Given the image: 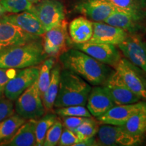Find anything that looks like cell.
Here are the masks:
<instances>
[{
  "label": "cell",
  "mask_w": 146,
  "mask_h": 146,
  "mask_svg": "<svg viewBox=\"0 0 146 146\" xmlns=\"http://www.w3.org/2000/svg\"><path fill=\"white\" fill-rule=\"evenodd\" d=\"M60 61L64 69L74 72L94 86L104 85L115 70L73 47L60 55Z\"/></svg>",
  "instance_id": "cell-1"
},
{
  "label": "cell",
  "mask_w": 146,
  "mask_h": 146,
  "mask_svg": "<svg viewBox=\"0 0 146 146\" xmlns=\"http://www.w3.org/2000/svg\"><path fill=\"white\" fill-rule=\"evenodd\" d=\"M47 57L41 38L0 51V68L23 69L37 66Z\"/></svg>",
  "instance_id": "cell-2"
},
{
  "label": "cell",
  "mask_w": 146,
  "mask_h": 146,
  "mask_svg": "<svg viewBox=\"0 0 146 146\" xmlns=\"http://www.w3.org/2000/svg\"><path fill=\"white\" fill-rule=\"evenodd\" d=\"M91 87L89 83L74 72L61 70L59 90L54 107L86 106Z\"/></svg>",
  "instance_id": "cell-3"
},
{
  "label": "cell",
  "mask_w": 146,
  "mask_h": 146,
  "mask_svg": "<svg viewBox=\"0 0 146 146\" xmlns=\"http://www.w3.org/2000/svg\"><path fill=\"white\" fill-rule=\"evenodd\" d=\"M15 110L26 120H37L45 114V109L36 81L17 98Z\"/></svg>",
  "instance_id": "cell-4"
},
{
  "label": "cell",
  "mask_w": 146,
  "mask_h": 146,
  "mask_svg": "<svg viewBox=\"0 0 146 146\" xmlns=\"http://www.w3.org/2000/svg\"><path fill=\"white\" fill-rule=\"evenodd\" d=\"M29 11L38 18L45 31L58 26L65 20L64 7L59 0H41L34 3Z\"/></svg>",
  "instance_id": "cell-5"
},
{
  "label": "cell",
  "mask_w": 146,
  "mask_h": 146,
  "mask_svg": "<svg viewBox=\"0 0 146 146\" xmlns=\"http://www.w3.org/2000/svg\"><path fill=\"white\" fill-rule=\"evenodd\" d=\"M98 139L100 145L135 146L142 143L143 137L133 136L122 126L103 124L98 129Z\"/></svg>",
  "instance_id": "cell-6"
},
{
  "label": "cell",
  "mask_w": 146,
  "mask_h": 146,
  "mask_svg": "<svg viewBox=\"0 0 146 146\" xmlns=\"http://www.w3.org/2000/svg\"><path fill=\"white\" fill-rule=\"evenodd\" d=\"M115 70L127 87L141 100L146 101V79L143 72L125 58L120 60Z\"/></svg>",
  "instance_id": "cell-7"
},
{
  "label": "cell",
  "mask_w": 146,
  "mask_h": 146,
  "mask_svg": "<svg viewBox=\"0 0 146 146\" xmlns=\"http://www.w3.org/2000/svg\"><path fill=\"white\" fill-rule=\"evenodd\" d=\"M125 59L146 74V43L137 34H129L118 45Z\"/></svg>",
  "instance_id": "cell-8"
},
{
  "label": "cell",
  "mask_w": 146,
  "mask_h": 146,
  "mask_svg": "<svg viewBox=\"0 0 146 146\" xmlns=\"http://www.w3.org/2000/svg\"><path fill=\"white\" fill-rule=\"evenodd\" d=\"M72 46L73 48L85 52L100 62L114 68L122 58L119 51L114 45L87 42L79 44L73 43Z\"/></svg>",
  "instance_id": "cell-9"
},
{
  "label": "cell",
  "mask_w": 146,
  "mask_h": 146,
  "mask_svg": "<svg viewBox=\"0 0 146 146\" xmlns=\"http://www.w3.org/2000/svg\"><path fill=\"white\" fill-rule=\"evenodd\" d=\"M39 68L37 66L29 67L18 71L5 85L4 96L8 99L14 101L25 90L37 80Z\"/></svg>",
  "instance_id": "cell-10"
},
{
  "label": "cell",
  "mask_w": 146,
  "mask_h": 146,
  "mask_svg": "<svg viewBox=\"0 0 146 146\" xmlns=\"http://www.w3.org/2000/svg\"><path fill=\"white\" fill-rule=\"evenodd\" d=\"M146 111V101H139L129 104L115 105L102 116L97 117L102 124L123 126L136 113Z\"/></svg>",
  "instance_id": "cell-11"
},
{
  "label": "cell",
  "mask_w": 146,
  "mask_h": 146,
  "mask_svg": "<svg viewBox=\"0 0 146 146\" xmlns=\"http://www.w3.org/2000/svg\"><path fill=\"white\" fill-rule=\"evenodd\" d=\"M41 39V36L29 33L14 24L0 18V51Z\"/></svg>",
  "instance_id": "cell-12"
},
{
  "label": "cell",
  "mask_w": 146,
  "mask_h": 146,
  "mask_svg": "<svg viewBox=\"0 0 146 146\" xmlns=\"http://www.w3.org/2000/svg\"><path fill=\"white\" fill-rule=\"evenodd\" d=\"M116 105L129 104L141 100L135 94L123 81L116 70L104 85Z\"/></svg>",
  "instance_id": "cell-13"
},
{
  "label": "cell",
  "mask_w": 146,
  "mask_h": 146,
  "mask_svg": "<svg viewBox=\"0 0 146 146\" xmlns=\"http://www.w3.org/2000/svg\"><path fill=\"white\" fill-rule=\"evenodd\" d=\"M44 35L43 45L47 56L54 58L60 55L66 46L68 39L66 21L64 20L58 26L47 31Z\"/></svg>",
  "instance_id": "cell-14"
},
{
  "label": "cell",
  "mask_w": 146,
  "mask_h": 146,
  "mask_svg": "<svg viewBox=\"0 0 146 146\" xmlns=\"http://www.w3.org/2000/svg\"><path fill=\"white\" fill-rule=\"evenodd\" d=\"M145 16L116 9L104 23L118 27L128 34H137L142 29V21Z\"/></svg>",
  "instance_id": "cell-15"
},
{
  "label": "cell",
  "mask_w": 146,
  "mask_h": 146,
  "mask_svg": "<svg viewBox=\"0 0 146 146\" xmlns=\"http://www.w3.org/2000/svg\"><path fill=\"white\" fill-rule=\"evenodd\" d=\"M75 8L92 22H104L116 9L106 0H81Z\"/></svg>",
  "instance_id": "cell-16"
},
{
  "label": "cell",
  "mask_w": 146,
  "mask_h": 146,
  "mask_svg": "<svg viewBox=\"0 0 146 146\" xmlns=\"http://www.w3.org/2000/svg\"><path fill=\"white\" fill-rule=\"evenodd\" d=\"M128 35L123 29L104 22H94L93 35L88 42L118 45L127 38Z\"/></svg>",
  "instance_id": "cell-17"
},
{
  "label": "cell",
  "mask_w": 146,
  "mask_h": 146,
  "mask_svg": "<svg viewBox=\"0 0 146 146\" xmlns=\"http://www.w3.org/2000/svg\"><path fill=\"white\" fill-rule=\"evenodd\" d=\"M86 105L91 114L97 118L116 104L104 85H96L91 88Z\"/></svg>",
  "instance_id": "cell-18"
},
{
  "label": "cell",
  "mask_w": 146,
  "mask_h": 146,
  "mask_svg": "<svg viewBox=\"0 0 146 146\" xmlns=\"http://www.w3.org/2000/svg\"><path fill=\"white\" fill-rule=\"evenodd\" d=\"M1 18L14 24L29 33L42 36L46 32L38 18L30 11L3 15Z\"/></svg>",
  "instance_id": "cell-19"
},
{
  "label": "cell",
  "mask_w": 146,
  "mask_h": 146,
  "mask_svg": "<svg viewBox=\"0 0 146 146\" xmlns=\"http://www.w3.org/2000/svg\"><path fill=\"white\" fill-rule=\"evenodd\" d=\"M94 32V22L85 16L74 18L68 25V35L74 43H84L91 39Z\"/></svg>",
  "instance_id": "cell-20"
},
{
  "label": "cell",
  "mask_w": 146,
  "mask_h": 146,
  "mask_svg": "<svg viewBox=\"0 0 146 146\" xmlns=\"http://www.w3.org/2000/svg\"><path fill=\"white\" fill-rule=\"evenodd\" d=\"M37 120L30 119L21 126L14 136L3 145L9 146L36 145L35 129Z\"/></svg>",
  "instance_id": "cell-21"
},
{
  "label": "cell",
  "mask_w": 146,
  "mask_h": 146,
  "mask_svg": "<svg viewBox=\"0 0 146 146\" xmlns=\"http://www.w3.org/2000/svg\"><path fill=\"white\" fill-rule=\"evenodd\" d=\"M61 66L59 64L54 65L51 72V80L47 90L42 96V101L45 110L50 111L54 108L59 90Z\"/></svg>",
  "instance_id": "cell-22"
},
{
  "label": "cell",
  "mask_w": 146,
  "mask_h": 146,
  "mask_svg": "<svg viewBox=\"0 0 146 146\" xmlns=\"http://www.w3.org/2000/svg\"><path fill=\"white\" fill-rule=\"evenodd\" d=\"M27 120L19 114L11 115L0 122V143H4L14 136Z\"/></svg>",
  "instance_id": "cell-23"
},
{
  "label": "cell",
  "mask_w": 146,
  "mask_h": 146,
  "mask_svg": "<svg viewBox=\"0 0 146 146\" xmlns=\"http://www.w3.org/2000/svg\"><path fill=\"white\" fill-rule=\"evenodd\" d=\"M122 127L129 134L143 137L146 133V111L136 113Z\"/></svg>",
  "instance_id": "cell-24"
},
{
  "label": "cell",
  "mask_w": 146,
  "mask_h": 146,
  "mask_svg": "<svg viewBox=\"0 0 146 146\" xmlns=\"http://www.w3.org/2000/svg\"><path fill=\"white\" fill-rule=\"evenodd\" d=\"M115 8L146 16V0H106Z\"/></svg>",
  "instance_id": "cell-25"
},
{
  "label": "cell",
  "mask_w": 146,
  "mask_h": 146,
  "mask_svg": "<svg viewBox=\"0 0 146 146\" xmlns=\"http://www.w3.org/2000/svg\"><path fill=\"white\" fill-rule=\"evenodd\" d=\"M57 118L56 114L49 113L45 114V116L43 115L42 117L40 118L39 120H37L35 129L36 146L43 145L47 132L53 125V124L56 122Z\"/></svg>",
  "instance_id": "cell-26"
},
{
  "label": "cell",
  "mask_w": 146,
  "mask_h": 146,
  "mask_svg": "<svg viewBox=\"0 0 146 146\" xmlns=\"http://www.w3.org/2000/svg\"><path fill=\"white\" fill-rule=\"evenodd\" d=\"M55 64L54 57L46 58L43 62L41 67L39 68V76H38L36 83L39 87L41 98L47 87L50 85L51 80V72Z\"/></svg>",
  "instance_id": "cell-27"
},
{
  "label": "cell",
  "mask_w": 146,
  "mask_h": 146,
  "mask_svg": "<svg viewBox=\"0 0 146 146\" xmlns=\"http://www.w3.org/2000/svg\"><path fill=\"white\" fill-rule=\"evenodd\" d=\"M99 124L92 117L85 121L73 130L78 136L79 141L94 137L99 129Z\"/></svg>",
  "instance_id": "cell-28"
},
{
  "label": "cell",
  "mask_w": 146,
  "mask_h": 146,
  "mask_svg": "<svg viewBox=\"0 0 146 146\" xmlns=\"http://www.w3.org/2000/svg\"><path fill=\"white\" fill-rule=\"evenodd\" d=\"M0 3L7 12L12 14L30 10L33 5L29 0H0Z\"/></svg>",
  "instance_id": "cell-29"
},
{
  "label": "cell",
  "mask_w": 146,
  "mask_h": 146,
  "mask_svg": "<svg viewBox=\"0 0 146 146\" xmlns=\"http://www.w3.org/2000/svg\"><path fill=\"white\" fill-rule=\"evenodd\" d=\"M56 114L60 116H83L90 118L92 115L89 112L87 108L85 106H70L57 108L56 110Z\"/></svg>",
  "instance_id": "cell-30"
},
{
  "label": "cell",
  "mask_w": 146,
  "mask_h": 146,
  "mask_svg": "<svg viewBox=\"0 0 146 146\" xmlns=\"http://www.w3.org/2000/svg\"><path fill=\"white\" fill-rule=\"evenodd\" d=\"M62 122L60 118H57L56 122L50 128L47 132L44 140V146H55L57 145L59 141L60 136L63 130Z\"/></svg>",
  "instance_id": "cell-31"
},
{
  "label": "cell",
  "mask_w": 146,
  "mask_h": 146,
  "mask_svg": "<svg viewBox=\"0 0 146 146\" xmlns=\"http://www.w3.org/2000/svg\"><path fill=\"white\" fill-rule=\"evenodd\" d=\"M79 142L78 136L74 131L64 127L62 130L58 145L60 146H74Z\"/></svg>",
  "instance_id": "cell-32"
},
{
  "label": "cell",
  "mask_w": 146,
  "mask_h": 146,
  "mask_svg": "<svg viewBox=\"0 0 146 146\" xmlns=\"http://www.w3.org/2000/svg\"><path fill=\"white\" fill-rule=\"evenodd\" d=\"M14 113V104L8 98H0V122Z\"/></svg>",
  "instance_id": "cell-33"
},
{
  "label": "cell",
  "mask_w": 146,
  "mask_h": 146,
  "mask_svg": "<svg viewBox=\"0 0 146 146\" xmlns=\"http://www.w3.org/2000/svg\"><path fill=\"white\" fill-rule=\"evenodd\" d=\"M62 118V122L64 127L72 131L74 130L76 127L89 118L83 116H64Z\"/></svg>",
  "instance_id": "cell-34"
},
{
  "label": "cell",
  "mask_w": 146,
  "mask_h": 146,
  "mask_svg": "<svg viewBox=\"0 0 146 146\" xmlns=\"http://www.w3.org/2000/svg\"><path fill=\"white\" fill-rule=\"evenodd\" d=\"M13 72L14 71L12 68H0V98H3L4 95L5 87L8 81L15 75V74L11 75V73Z\"/></svg>",
  "instance_id": "cell-35"
},
{
  "label": "cell",
  "mask_w": 146,
  "mask_h": 146,
  "mask_svg": "<svg viewBox=\"0 0 146 146\" xmlns=\"http://www.w3.org/2000/svg\"><path fill=\"white\" fill-rule=\"evenodd\" d=\"M75 145L76 146H98V145H100V144L98 143V139H97L94 136L91 138L87 139L78 142L77 143L75 144Z\"/></svg>",
  "instance_id": "cell-36"
},
{
  "label": "cell",
  "mask_w": 146,
  "mask_h": 146,
  "mask_svg": "<svg viewBox=\"0 0 146 146\" xmlns=\"http://www.w3.org/2000/svg\"><path fill=\"white\" fill-rule=\"evenodd\" d=\"M5 13H7L6 10H5V8H3V5L0 3V18H1V16H3V15H5Z\"/></svg>",
  "instance_id": "cell-37"
},
{
  "label": "cell",
  "mask_w": 146,
  "mask_h": 146,
  "mask_svg": "<svg viewBox=\"0 0 146 146\" xmlns=\"http://www.w3.org/2000/svg\"><path fill=\"white\" fill-rule=\"evenodd\" d=\"M29 1H30L31 2L33 3L34 4V3H36L39 2V1H41V0H29Z\"/></svg>",
  "instance_id": "cell-38"
}]
</instances>
